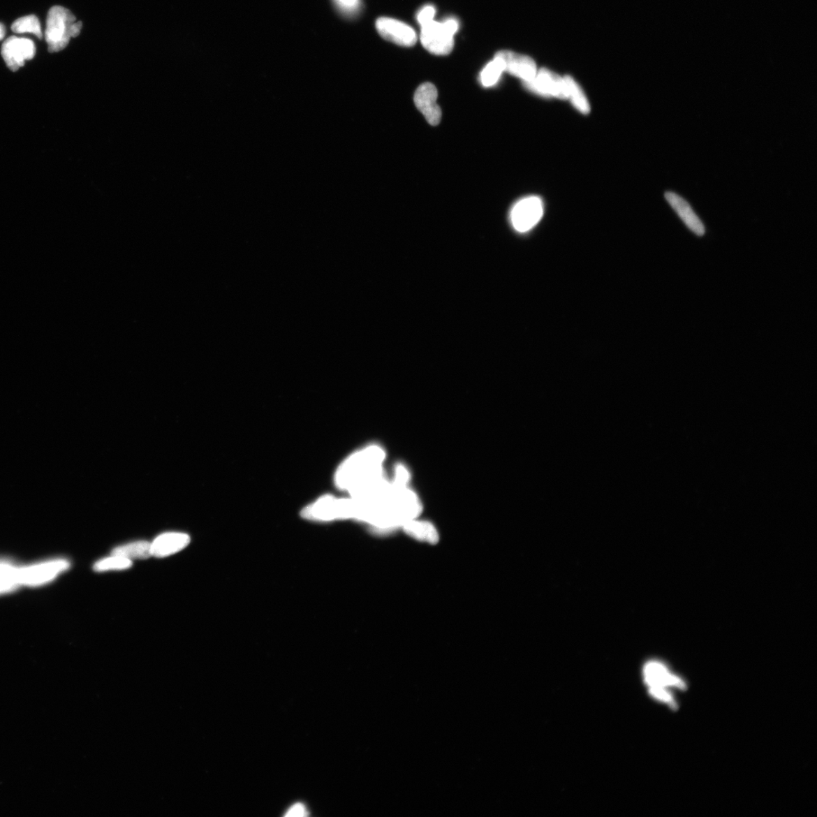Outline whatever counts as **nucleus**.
<instances>
[{"mask_svg":"<svg viewBox=\"0 0 817 817\" xmlns=\"http://www.w3.org/2000/svg\"><path fill=\"white\" fill-rule=\"evenodd\" d=\"M504 71L503 64L501 59L496 57L490 61L480 73V80L485 87L494 86Z\"/></svg>","mask_w":817,"mask_h":817,"instance_id":"obj_19","label":"nucleus"},{"mask_svg":"<svg viewBox=\"0 0 817 817\" xmlns=\"http://www.w3.org/2000/svg\"><path fill=\"white\" fill-rule=\"evenodd\" d=\"M36 48L32 41L11 36L2 47V56L7 66L16 71L24 66L27 60L35 56Z\"/></svg>","mask_w":817,"mask_h":817,"instance_id":"obj_9","label":"nucleus"},{"mask_svg":"<svg viewBox=\"0 0 817 817\" xmlns=\"http://www.w3.org/2000/svg\"><path fill=\"white\" fill-rule=\"evenodd\" d=\"M665 196L668 203L690 230L698 236L705 235V228L703 223L685 199L672 192H667Z\"/></svg>","mask_w":817,"mask_h":817,"instance_id":"obj_14","label":"nucleus"},{"mask_svg":"<svg viewBox=\"0 0 817 817\" xmlns=\"http://www.w3.org/2000/svg\"><path fill=\"white\" fill-rule=\"evenodd\" d=\"M112 555L126 558L127 559H147L152 557L151 543L147 541H136L123 545L115 548Z\"/></svg>","mask_w":817,"mask_h":817,"instance_id":"obj_17","label":"nucleus"},{"mask_svg":"<svg viewBox=\"0 0 817 817\" xmlns=\"http://www.w3.org/2000/svg\"><path fill=\"white\" fill-rule=\"evenodd\" d=\"M643 677L649 689H665L675 686L685 689L686 685L677 677L671 675L667 668L658 661H649L643 668Z\"/></svg>","mask_w":817,"mask_h":817,"instance_id":"obj_12","label":"nucleus"},{"mask_svg":"<svg viewBox=\"0 0 817 817\" xmlns=\"http://www.w3.org/2000/svg\"><path fill=\"white\" fill-rule=\"evenodd\" d=\"M70 566L71 562L62 558L50 559L30 565L20 566L21 586L40 587L47 585L69 569Z\"/></svg>","mask_w":817,"mask_h":817,"instance_id":"obj_5","label":"nucleus"},{"mask_svg":"<svg viewBox=\"0 0 817 817\" xmlns=\"http://www.w3.org/2000/svg\"><path fill=\"white\" fill-rule=\"evenodd\" d=\"M6 35V29L3 24H0V41L4 38Z\"/></svg>","mask_w":817,"mask_h":817,"instance_id":"obj_25","label":"nucleus"},{"mask_svg":"<svg viewBox=\"0 0 817 817\" xmlns=\"http://www.w3.org/2000/svg\"><path fill=\"white\" fill-rule=\"evenodd\" d=\"M496 57L501 60L504 71L519 78L523 82L533 79L537 74V67L533 59L510 51H501Z\"/></svg>","mask_w":817,"mask_h":817,"instance_id":"obj_11","label":"nucleus"},{"mask_svg":"<svg viewBox=\"0 0 817 817\" xmlns=\"http://www.w3.org/2000/svg\"><path fill=\"white\" fill-rule=\"evenodd\" d=\"M436 14L435 8L432 6H425L418 13V22L422 26L434 20Z\"/></svg>","mask_w":817,"mask_h":817,"instance_id":"obj_22","label":"nucleus"},{"mask_svg":"<svg viewBox=\"0 0 817 817\" xmlns=\"http://www.w3.org/2000/svg\"><path fill=\"white\" fill-rule=\"evenodd\" d=\"M543 212V203L540 197L529 196L521 199L511 211L510 221L513 228L521 233L531 230L542 219Z\"/></svg>","mask_w":817,"mask_h":817,"instance_id":"obj_6","label":"nucleus"},{"mask_svg":"<svg viewBox=\"0 0 817 817\" xmlns=\"http://www.w3.org/2000/svg\"><path fill=\"white\" fill-rule=\"evenodd\" d=\"M133 562L126 558L113 556L100 560L96 563L94 569L97 572H104L112 570H125L131 568Z\"/></svg>","mask_w":817,"mask_h":817,"instance_id":"obj_21","label":"nucleus"},{"mask_svg":"<svg viewBox=\"0 0 817 817\" xmlns=\"http://www.w3.org/2000/svg\"><path fill=\"white\" fill-rule=\"evenodd\" d=\"M376 26L384 39L402 47H412L417 41V34L413 27L395 18L379 17Z\"/></svg>","mask_w":817,"mask_h":817,"instance_id":"obj_8","label":"nucleus"},{"mask_svg":"<svg viewBox=\"0 0 817 817\" xmlns=\"http://www.w3.org/2000/svg\"><path fill=\"white\" fill-rule=\"evenodd\" d=\"M402 528L411 538L429 544L437 543L439 534L430 522L420 520L419 517L405 523Z\"/></svg>","mask_w":817,"mask_h":817,"instance_id":"obj_16","label":"nucleus"},{"mask_svg":"<svg viewBox=\"0 0 817 817\" xmlns=\"http://www.w3.org/2000/svg\"><path fill=\"white\" fill-rule=\"evenodd\" d=\"M523 84L527 89L543 97H555L562 100L568 98L564 78L546 68L540 69L533 79L523 82Z\"/></svg>","mask_w":817,"mask_h":817,"instance_id":"obj_7","label":"nucleus"},{"mask_svg":"<svg viewBox=\"0 0 817 817\" xmlns=\"http://www.w3.org/2000/svg\"><path fill=\"white\" fill-rule=\"evenodd\" d=\"M190 543V537L184 533L161 534L151 543L152 555L157 558L167 557L183 550Z\"/></svg>","mask_w":817,"mask_h":817,"instance_id":"obj_13","label":"nucleus"},{"mask_svg":"<svg viewBox=\"0 0 817 817\" xmlns=\"http://www.w3.org/2000/svg\"><path fill=\"white\" fill-rule=\"evenodd\" d=\"M340 4L346 8L353 9L358 6L359 0H338Z\"/></svg>","mask_w":817,"mask_h":817,"instance_id":"obj_24","label":"nucleus"},{"mask_svg":"<svg viewBox=\"0 0 817 817\" xmlns=\"http://www.w3.org/2000/svg\"><path fill=\"white\" fill-rule=\"evenodd\" d=\"M20 568L12 559L0 558V596L11 594L22 587Z\"/></svg>","mask_w":817,"mask_h":817,"instance_id":"obj_15","label":"nucleus"},{"mask_svg":"<svg viewBox=\"0 0 817 817\" xmlns=\"http://www.w3.org/2000/svg\"><path fill=\"white\" fill-rule=\"evenodd\" d=\"M564 80L568 89V98L571 99L572 104L580 113L588 115L590 112V106L582 89L571 77L566 76Z\"/></svg>","mask_w":817,"mask_h":817,"instance_id":"obj_18","label":"nucleus"},{"mask_svg":"<svg viewBox=\"0 0 817 817\" xmlns=\"http://www.w3.org/2000/svg\"><path fill=\"white\" fill-rule=\"evenodd\" d=\"M82 23L68 9L52 7L47 16L45 41L50 52H57L67 47L71 38H76L81 31Z\"/></svg>","mask_w":817,"mask_h":817,"instance_id":"obj_3","label":"nucleus"},{"mask_svg":"<svg viewBox=\"0 0 817 817\" xmlns=\"http://www.w3.org/2000/svg\"><path fill=\"white\" fill-rule=\"evenodd\" d=\"M437 98L438 90L430 83L420 85L414 95L416 108L432 126L438 125L441 119V110L437 103Z\"/></svg>","mask_w":817,"mask_h":817,"instance_id":"obj_10","label":"nucleus"},{"mask_svg":"<svg viewBox=\"0 0 817 817\" xmlns=\"http://www.w3.org/2000/svg\"><path fill=\"white\" fill-rule=\"evenodd\" d=\"M12 30L17 34H33L39 39H42L41 23L35 15H27L18 18L12 25Z\"/></svg>","mask_w":817,"mask_h":817,"instance_id":"obj_20","label":"nucleus"},{"mask_svg":"<svg viewBox=\"0 0 817 817\" xmlns=\"http://www.w3.org/2000/svg\"><path fill=\"white\" fill-rule=\"evenodd\" d=\"M386 452L378 444H370L345 459L336 470L334 483L351 495L385 476Z\"/></svg>","mask_w":817,"mask_h":817,"instance_id":"obj_2","label":"nucleus"},{"mask_svg":"<svg viewBox=\"0 0 817 817\" xmlns=\"http://www.w3.org/2000/svg\"><path fill=\"white\" fill-rule=\"evenodd\" d=\"M355 499L358 521L381 531L402 528L422 511L420 499L410 484H399L393 479L378 492Z\"/></svg>","mask_w":817,"mask_h":817,"instance_id":"obj_1","label":"nucleus"},{"mask_svg":"<svg viewBox=\"0 0 817 817\" xmlns=\"http://www.w3.org/2000/svg\"><path fill=\"white\" fill-rule=\"evenodd\" d=\"M308 815H309V812H308L306 807L303 804L298 803V804H295L293 807H290L289 808V809L288 810L287 813L285 814V816L303 817V816H307Z\"/></svg>","mask_w":817,"mask_h":817,"instance_id":"obj_23","label":"nucleus"},{"mask_svg":"<svg viewBox=\"0 0 817 817\" xmlns=\"http://www.w3.org/2000/svg\"><path fill=\"white\" fill-rule=\"evenodd\" d=\"M459 22L449 17L442 22L434 20L421 26L420 40L423 47L432 54L444 56L451 52L454 35L459 30Z\"/></svg>","mask_w":817,"mask_h":817,"instance_id":"obj_4","label":"nucleus"}]
</instances>
